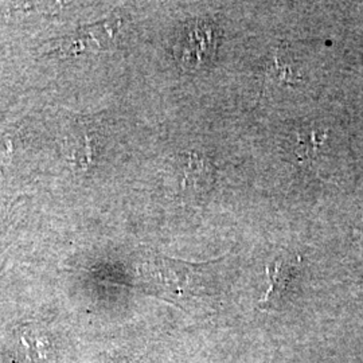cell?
<instances>
[{"instance_id": "6da1fadb", "label": "cell", "mask_w": 363, "mask_h": 363, "mask_svg": "<svg viewBox=\"0 0 363 363\" xmlns=\"http://www.w3.org/2000/svg\"><path fill=\"white\" fill-rule=\"evenodd\" d=\"M211 264H189L174 259H151L144 265V277L162 295L171 296L175 301L187 303L208 295L206 274Z\"/></svg>"}, {"instance_id": "7a4b0ae2", "label": "cell", "mask_w": 363, "mask_h": 363, "mask_svg": "<svg viewBox=\"0 0 363 363\" xmlns=\"http://www.w3.org/2000/svg\"><path fill=\"white\" fill-rule=\"evenodd\" d=\"M218 28L205 19H196L182 30L177 54L184 69H199L213 61L218 48Z\"/></svg>"}, {"instance_id": "3957f363", "label": "cell", "mask_w": 363, "mask_h": 363, "mask_svg": "<svg viewBox=\"0 0 363 363\" xmlns=\"http://www.w3.org/2000/svg\"><path fill=\"white\" fill-rule=\"evenodd\" d=\"M121 21L117 18L81 27L65 38L50 40L42 46L43 52H58L61 55H77L81 52L106 50L116 39Z\"/></svg>"}, {"instance_id": "277c9868", "label": "cell", "mask_w": 363, "mask_h": 363, "mask_svg": "<svg viewBox=\"0 0 363 363\" xmlns=\"http://www.w3.org/2000/svg\"><path fill=\"white\" fill-rule=\"evenodd\" d=\"M298 264V257L291 253H283L267 265V277L269 288L264 295V298L259 303L261 310H271L273 306H276L281 300L288 289L292 274Z\"/></svg>"}, {"instance_id": "5b68a950", "label": "cell", "mask_w": 363, "mask_h": 363, "mask_svg": "<svg viewBox=\"0 0 363 363\" xmlns=\"http://www.w3.org/2000/svg\"><path fill=\"white\" fill-rule=\"evenodd\" d=\"M214 182L213 166L208 159L198 154H189L186 166L183 167L182 191L198 198L210 190Z\"/></svg>"}, {"instance_id": "8992f818", "label": "cell", "mask_w": 363, "mask_h": 363, "mask_svg": "<svg viewBox=\"0 0 363 363\" xmlns=\"http://www.w3.org/2000/svg\"><path fill=\"white\" fill-rule=\"evenodd\" d=\"M21 345L28 363H57L50 337L39 328H28L21 337Z\"/></svg>"}, {"instance_id": "52a82bcc", "label": "cell", "mask_w": 363, "mask_h": 363, "mask_svg": "<svg viewBox=\"0 0 363 363\" xmlns=\"http://www.w3.org/2000/svg\"><path fill=\"white\" fill-rule=\"evenodd\" d=\"M268 78L279 85H292L301 81L295 67L294 58L286 52V48H277L273 52L272 61L269 62L267 69Z\"/></svg>"}, {"instance_id": "ba28073f", "label": "cell", "mask_w": 363, "mask_h": 363, "mask_svg": "<svg viewBox=\"0 0 363 363\" xmlns=\"http://www.w3.org/2000/svg\"><path fill=\"white\" fill-rule=\"evenodd\" d=\"M325 132L315 125L301 127L296 132V140L294 145V154L298 160H312L318 155L319 150L325 143Z\"/></svg>"}]
</instances>
